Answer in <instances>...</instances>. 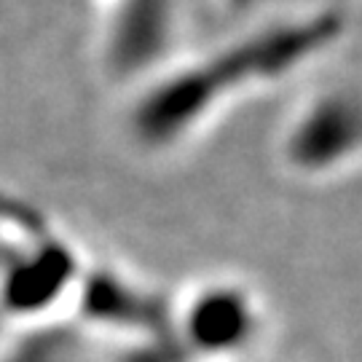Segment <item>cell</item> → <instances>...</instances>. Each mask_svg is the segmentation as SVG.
Segmentation results:
<instances>
[{
    "instance_id": "cell-1",
    "label": "cell",
    "mask_w": 362,
    "mask_h": 362,
    "mask_svg": "<svg viewBox=\"0 0 362 362\" xmlns=\"http://www.w3.org/2000/svg\"><path fill=\"white\" fill-rule=\"evenodd\" d=\"M346 33L336 6H298L169 62L132 107L134 143L153 153L188 145L228 110L325 62Z\"/></svg>"
},
{
    "instance_id": "cell-2",
    "label": "cell",
    "mask_w": 362,
    "mask_h": 362,
    "mask_svg": "<svg viewBox=\"0 0 362 362\" xmlns=\"http://www.w3.org/2000/svg\"><path fill=\"white\" fill-rule=\"evenodd\" d=\"M274 156L300 182H333L362 167V83L325 81L282 121Z\"/></svg>"
},
{
    "instance_id": "cell-3",
    "label": "cell",
    "mask_w": 362,
    "mask_h": 362,
    "mask_svg": "<svg viewBox=\"0 0 362 362\" xmlns=\"http://www.w3.org/2000/svg\"><path fill=\"white\" fill-rule=\"evenodd\" d=\"M272 314L236 274L207 276L172 303L169 338L180 362H247L266 344Z\"/></svg>"
},
{
    "instance_id": "cell-4",
    "label": "cell",
    "mask_w": 362,
    "mask_h": 362,
    "mask_svg": "<svg viewBox=\"0 0 362 362\" xmlns=\"http://www.w3.org/2000/svg\"><path fill=\"white\" fill-rule=\"evenodd\" d=\"M177 0H127V6L121 3L113 19V62L132 76H158L167 67V52L177 43Z\"/></svg>"
}]
</instances>
